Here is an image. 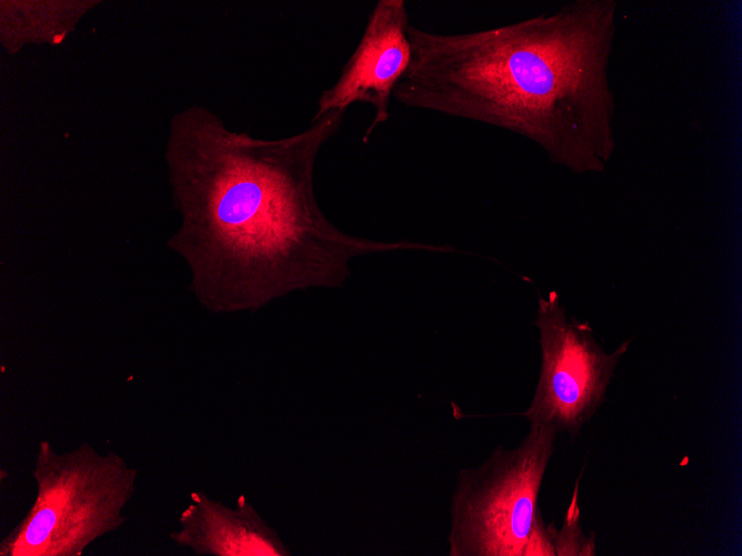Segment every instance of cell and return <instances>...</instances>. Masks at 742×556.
<instances>
[{
	"label": "cell",
	"mask_w": 742,
	"mask_h": 556,
	"mask_svg": "<svg viewBox=\"0 0 742 556\" xmlns=\"http://www.w3.org/2000/svg\"><path fill=\"white\" fill-rule=\"evenodd\" d=\"M179 516L180 528L169 537L198 555L281 556L289 550L255 509L240 496L235 508L192 492Z\"/></svg>",
	"instance_id": "cell-7"
},
{
	"label": "cell",
	"mask_w": 742,
	"mask_h": 556,
	"mask_svg": "<svg viewBox=\"0 0 742 556\" xmlns=\"http://www.w3.org/2000/svg\"><path fill=\"white\" fill-rule=\"evenodd\" d=\"M539 330L541 368L523 416L575 438L605 400L614 371L626 353V340L612 353L596 341L588 322L568 320L558 292L539 296L534 321Z\"/></svg>",
	"instance_id": "cell-5"
},
{
	"label": "cell",
	"mask_w": 742,
	"mask_h": 556,
	"mask_svg": "<svg viewBox=\"0 0 742 556\" xmlns=\"http://www.w3.org/2000/svg\"><path fill=\"white\" fill-rule=\"evenodd\" d=\"M558 432L530 425L512 449L495 447L458 474L450 505V556H554L556 529L539 507Z\"/></svg>",
	"instance_id": "cell-4"
},
{
	"label": "cell",
	"mask_w": 742,
	"mask_h": 556,
	"mask_svg": "<svg viewBox=\"0 0 742 556\" xmlns=\"http://www.w3.org/2000/svg\"><path fill=\"white\" fill-rule=\"evenodd\" d=\"M615 16L614 0H575L470 32L410 24L411 61L392 98L517 133L574 173L603 172L616 146Z\"/></svg>",
	"instance_id": "cell-2"
},
{
	"label": "cell",
	"mask_w": 742,
	"mask_h": 556,
	"mask_svg": "<svg viewBox=\"0 0 742 556\" xmlns=\"http://www.w3.org/2000/svg\"><path fill=\"white\" fill-rule=\"evenodd\" d=\"M345 112L330 111L273 140L233 132L203 107L172 118L167 159L183 221L171 244L189 261L205 306L255 310L298 290L339 287L359 255L449 251L350 235L323 214L313 188L315 160Z\"/></svg>",
	"instance_id": "cell-1"
},
{
	"label": "cell",
	"mask_w": 742,
	"mask_h": 556,
	"mask_svg": "<svg viewBox=\"0 0 742 556\" xmlns=\"http://www.w3.org/2000/svg\"><path fill=\"white\" fill-rule=\"evenodd\" d=\"M409 26L403 0H379L338 80L321 93L313 119L347 111L353 103L370 104L374 118L363 134L367 142L374 129L389 120L393 91L410 64Z\"/></svg>",
	"instance_id": "cell-6"
},
{
	"label": "cell",
	"mask_w": 742,
	"mask_h": 556,
	"mask_svg": "<svg viewBox=\"0 0 742 556\" xmlns=\"http://www.w3.org/2000/svg\"><path fill=\"white\" fill-rule=\"evenodd\" d=\"M33 465L36 499L1 539L0 556H81L127 522L138 473L118 453L88 442L58 453L43 439Z\"/></svg>",
	"instance_id": "cell-3"
}]
</instances>
